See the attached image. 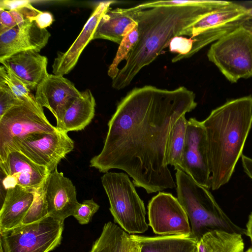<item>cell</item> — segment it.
<instances>
[{
  "instance_id": "1",
  "label": "cell",
  "mask_w": 252,
  "mask_h": 252,
  "mask_svg": "<svg viewBox=\"0 0 252 252\" xmlns=\"http://www.w3.org/2000/svg\"><path fill=\"white\" fill-rule=\"evenodd\" d=\"M195 99L185 87L133 88L118 104L103 148L90 166L104 173L112 169L125 171L148 193L176 188L166 160L168 137L177 120L196 107Z\"/></svg>"
},
{
  "instance_id": "2",
  "label": "cell",
  "mask_w": 252,
  "mask_h": 252,
  "mask_svg": "<svg viewBox=\"0 0 252 252\" xmlns=\"http://www.w3.org/2000/svg\"><path fill=\"white\" fill-rule=\"evenodd\" d=\"M230 1L196 6L140 7L136 13L138 40L126 59V64L112 79V87L121 90L129 85L145 66L152 63L171 39L180 36L182 31L204 15L225 7Z\"/></svg>"
},
{
  "instance_id": "3",
  "label": "cell",
  "mask_w": 252,
  "mask_h": 252,
  "mask_svg": "<svg viewBox=\"0 0 252 252\" xmlns=\"http://www.w3.org/2000/svg\"><path fill=\"white\" fill-rule=\"evenodd\" d=\"M207 135L211 188L230 180L252 126V96L226 101L202 122Z\"/></svg>"
},
{
  "instance_id": "4",
  "label": "cell",
  "mask_w": 252,
  "mask_h": 252,
  "mask_svg": "<svg viewBox=\"0 0 252 252\" xmlns=\"http://www.w3.org/2000/svg\"><path fill=\"white\" fill-rule=\"evenodd\" d=\"M175 176L177 198L188 215L193 238L199 241L214 230L246 234V229L232 221L208 189L181 170H176Z\"/></svg>"
},
{
  "instance_id": "5",
  "label": "cell",
  "mask_w": 252,
  "mask_h": 252,
  "mask_svg": "<svg viewBox=\"0 0 252 252\" xmlns=\"http://www.w3.org/2000/svg\"><path fill=\"white\" fill-rule=\"evenodd\" d=\"M101 181L114 222L130 235L148 230L144 203L128 175L123 172H107L101 177Z\"/></svg>"
},
{
  "instance_id": "6",
  "label": "cell",
  "mask_w": 252,
  "mask_h": 252,
  "mask_svg": "<svg viewBox=\"0 0 252 252\" xmlns=\"http://www.w3.org/2000/svg\"><path fill=\"white\" fill-rule=\"evenodd\" d=\"M207 57L231 83L252 77V31L237 28L212 44Z\"/></svg>"
},
{
  "instance_id": "7",
  "label": "cell",
  "mask_w": 252,
  "mask_h": 252,
  "mask_svg": "<svg viewBox=\"0 0 252 252\" xmlns=\"http://www.w3.org/2000/svg\"><path fill=\"white\" fill-rule=\"evenodd\" d=\"M74 148V143L67 133L60 130L35 132L13 139L0 150V158L9 151L16 150L51 173Z\"/></svg>"
},
{
  "instance_id": "8",
  "label": "cell",
  "mask_w": 252,
  "mask_h": 252,
  "mask_svg": "<svg viewBox=\"0 0 252 252\" xmlns=\"http://www.w3.org/2000/svg\"><path fill=\"white\" fill-rule=\"evenodd\" d=\"M63 222L48 216L0 232L4 252H49L61 242Z\"/></svg>"
},
{
  "instance_id": "9",
  "label": "cell",
  "mask_w": 252,
  "mask_h": 252,
  "mask_svg": "<svg viewBox=\"0 0 252 252\" xmlns=\"http://www.w3.org/2000/svg\"><path fill=\"white\" fill-rule=\"evenodd\" d=\"M58 130L46 117L42 107L25 102L11 108L0 117V150L15 138Z\"/></svg>"
},
{
  "instance_id": "10",
  "label": "cell",
  "mask_w": 252,
  "mask_h": 252,
  "mask_svg": "<svg viewBox=\"0 0 252 252\" xmlns=\"http://www.w3.org/2000/svg\"><path fill=\"white\" fill-rule=\"evenodd\" d=\"M149 225L161 236L191 235L188 215L177 198L170 193L160 191L148 205Z\"/></svg>"
},
{
  "instance_id": "11",
  "label": "cell",
  "mask_w": 252,
  "mask_h": 252,
  "mask_svg": "<svg viewBox=\"0 0 252 252\" xmlns=\"http://www.w3.org/2000/svg\"><path fill=\"white\" fill-rule=\"evenodd\" d=\"M181 170L197 184L211 188V172L206 129L202 122L194 118L188 120Z\"/></svg>"
},
{
  "instance_id": "12",
  "label": "cell",
  "mask_w": 252,
  "mask_h": 252,
  "mask_svg": "<svg viewBox=\"0 0 252 252\" xmlns=\"http://www.w3.org/2000/svg\"><path fill=\"white\" fill-rule=\"evenodd\" d=\"M81 94L63 75L49 74L36 88L35 97L41 107L47 108L53 114L58 124Z\"/></svg>"
},
{
  "instance_id": "13",
  "label": "cell",
  "mask_w": 252,
  "mask_h": 252,
  "mask_svg": "<svg viewBox=\"0 0 252 252\" xmlns=\"http://www.w3.org/2000/svg\"><path fill=\"white\" fill-rule=\"evenodd\" d=\"M48 215L61 221L76 212L80 203L72 181L56 168L43 182Z\"/></svg>"
},
{
  "instance_id": "14",
  "label": "cell",
  "mask_w": 252,
  "mask_h": 252,
  "mask_svg": "<svg viewBox=\"0 0 252 252\" xmlns=\"http://www.w3.org/2000/svg\"><path fill=\"white\" fill-rule=\"evenodd\" d=\"M51 36L35 21L24 26L0 31V61L16 53L30 50L39 52Z\"/></svg>"
},
{
  "instance_id": "15",
  "label": "cell",
  "mask_w": 252,
  "mask_h": 252,
  "mask_svg": "<svg viewBox=\"0 0 252 252\" xmlns=\"http://www.w3.org/2000/svg\"><path fill=\"white\" fill-rule=\"evenodd\" d=\"M116 1L100 2L95 8L80 33L65 52H59L55 59L53 73L63 75L68 74L76 65L80 55L88 44L93 39L98 24L103 15L110 8V5Z\"/></svg>"
},
{
  "instance_id": "16",
  "label": "cell",
  "mask_w": 252,
  "mask_h": 252,
  "mask_svg": "<svg viewBox=\"0 0 252 252\" xmlns=\"http://www.w3.org/2000/svg\"><path fill=\"white\" fill-rule=\"evenodd\" d=\"M2 173L14 180L15 184L28 189H37L44 182L50 172L19 151L10 150L0 158Z\"/></svg>"
},
{
  "instance_id": "17",
  "label": "cell",
  "mask_w": 252,
  "mask_h": 252,
  "mask_svg": "<svg viewBox=\"0 0 252 252\" xmlns=\"http://www.w3.org/2000/svg\"><path fill=\"white\" fill-rule=\"evenodd\" d=\"M9 68L31 90L38 85L49 75L48 59L35 50L21 51L0 61Z\"/></svg>"
},
{
  "instance_id": "18",
  "label": "cell",
  "mask_w": 252,
  "mask_h": 252,
  "mask_svg": "<svg viewBox=\"0 0 252 252\" xmlns=\"http://www.w3.org/2000/svg\"><path fill=\"white\" fill-rule=\"evenodd\" d=\"M36 189L16 184L7 189L0 211V232L22 224L33 201Z\"/></svg>"
},
{
  "instance_id": "19",
  "label": "cell",
  "mask_w": 252,
  "mask_h": 252,
  "mask_svg": "<svg viewBox=\"0 0 252 252\" xmlns=\"http://www.w3.org/2000/svg\"><path fill=\"white\" fill-rule=\"evenodd\" d=\"M139 9L138 5L128 8H110L100 20L93 39H106L120 44L127 32L137 25L136 15Z\"/></svg>"
},
{
  "instance_id": "20",
  "label": "cell",
  "mask_w": 252,
  "mask_h": 252,
  "mask_svg": "<svg viewBox=\"0 0 252 252\" xmlns=\"http://www.w3.org/2000/svg\"><path fill=\"white\" fill-rule=\"evenodd\" d=\"M247 10L244 6L231 2L225 7L204 15L183 30L180 36L193 37L209 30L238 21L248 16Z\"/></svg>"
},
{
  "instance_id": "21",
  "label": "cell",
  "mask_w": 252,
  "mask_h": 252,
  "mask_svg": "<svg viewBox=\"0 0 252 252\" xmlns=\"http://www.w3.org/2000/svg\"><path fill=\"white\" fill-rule=\"evenodd\" d=\"M95 105V99L90 90L81 92L80 96L66 110L56 127L65 133L84 129L94 116Z\"/></svg>"
},
{
  "instance_id": "22",
  "label": "cell",
  "mask_w": 252,
  "mask_h": 252,
  "mask_svg": "<svg viewBox=\"0 0 252 252\" xmlns=\"http://www.w3.org/2000/svg\"><path fill=\"white\" fill-rule=\"evenodd\" d=\"M140 252H197L198 241L191 235L145 236L131 235Z\"/></svg>"
},
{
  "instance_id": "23",
  "label": "cell",
  "mask_w": 252,
  "mask_h": 252,
  "mask_svg": "<svg viewBox=\"0 0 252 252\" xmlns=\"http://www.w3.org/2000/svg\"><path fill=\"white\" fill-rule=\"evenodd\" d=\"M242 235L221 230L205 234L198 241V252H243Z\"/></svg>"
},
{
  "instance_id": "24",
  "label": "cell",
  "mask_w": 252,
  "mask_h": 252,
  "mask_svg": "<svg viewBox=\"0 0 252 252\" xmlns=\"http://www.w3.org/2000/svg\"><path fill=\"white\" fill-rule=\"evenodd\" d=\"M129 235L119 226L109 221L89 252H125Z\"/></svg>"
},
{
  "instance_id": "25",
  "label": "cell",
  "mask_w": 252,
  "mask_h": 252,
  "mask_svg": "<svg viewBox=\"0 0 252 252\" xmlns=\"http://www.w3.org/2000/svg\"><path fill=\"white\" fill-rule=\"evenodd\" d=\"M187 125L185 115H182L173 125L168 137L166 160L176 170L181 168Z\"/></svg>"
},
{
  "instance_id": "26",
  "label": "cell",
  "mask_w": 252,
  "mask_h": 252,
  "mask_svg": "<svg viewBox=\"0 0 252 252\" xmlns=\"http://www.w3.org/2000/svg\"><path fill=\"white\" fill-rule=\"evenodd\" d=\"M250 19L251 18L247 16L238 21L209 30L196 36L190 37L193 40V44L190 52L184 56H176L172 59V62L175 63L182 59L191 57L209 43L218 40L237 28L245 25Z\"/></svg>"
},
{
  "instance_id": "27",
  "label": "cell",
  "mask_w": 252,
  "mask_h": 252,
  "mask_svg": "<svg viewBox=\"0 0 252 252\" xmlns=\"http://www.w3.org/2000/svg\"><path fill=\"white\" fill-rule=\"evenodd\" d=\"M0 82L7 86L14 94L24 102L39 105L31 90L9 68L0 66Z\"/></svg>"
},
{
  "instance_id": "28",
  "label": "cell",
  "mask_w": 252,
  "mask_h": 252,
  "mask_svg": "<svg viewBox=\"0 0 252 252\" xmlns=\"http://www.w3.org/2000/svg\"><path fill=\"white\" fill-rule=\"evenodd\" d=\"M138 37L137 24L124 36L121 42L119 44L116 56L109 67L108 75L112 79L115 78L119 73L120 70L118 68L119 64L123 60H126L128 54L137 43Z\"/></svg>"
},
{
  "instance_id": "29",
  "label": "cell",
  "mask_w": 252,
  "mask_h": 252,
  "mask_svg": "<svg viewBox=\"0 0 252 252\" xmlns=\"http://www.w3.org/2000/svg\"><path fill=\"white\" fill-rule=\"evenodd\" d=\"M49 216L45 198L43 183L35 190L33 201L23 220L22 224L38 221Z\"/></svg>"
},
{
  "instance_id": "30",
  "label": "cell",
  "mask_w": 252,
  "mask_h": 252,
  "mask_svg": "<svg viewBox=\"0 0 252 252\" xmlns=\"http://www.w3.org/2000/svg\"><path fill=\"white\" fill-rule=\"evenodd\" d=\"M99 208V205L93 199L85 200L79 204L73 216L80 224H88Z\"/></svg>"
},
{
  "instance_id": "31",
  "label": "cell",
  "mask_w": 252,
  "mask_h": 252,
  "mask_svg": "<svg viewBox=\"0 0 252 252\" xmlns=\"http://www.w3.org/2000/svg\"><path fill=\"white\" fill-rule=\"evenodd\" d=\"M24 103L7 86L0 82V117L11 108Z\"/></svg>"
},
{
  "instance_id": "32",
  "label": "cell",
  "mask_w": 252,
  "mask_h": 252,
  "mask_svg": "<svg viewBox=\"0 0 252 252\" xmlns=\"http://www.w3.org/2000/svg\"><path fill=\"white\" fill-rule=\"evenodd\" d=\"M193 40L191 38L188 39L182 36H176L170 41L169 50L171 52L178 53V56H184L190 52Z\"/></svg>"
},
{
  "instance_id": "33",
  "label": "cell",
  "mask_w": 252,
  "mask_h": 252,
  "mask_svg": "<svg viewBox=\"0 0 252 252\" xmlns=\"http://www.w3.org/2000/svg\"><path fill=\"white\" fill-rule=\"evenodd\" d=\"M16 26L17 24L9 11L0 9V31Z\"/></svg>"
},
{
  "instance_id": "34",
  "label": "cell",
  "mask_w": 252,
  "mask_h": 252,
  "mask_svg": "<svg viewBox=\"0 0 252 252\" xmlns=\"http://www.w3.org/2000/svg\"><path fill=\"white\" fill-rule=\"evenodd\" d=\"M37 25L41 29H46L54 21L52 14L49 12L41 11L34 19Z\"/></svg>"
},
{
  "instance_id": "35",
  "label": "cell",
  "mask_w": 252,
  "mask_h": 252,
  "mask_svg": "<svg viewBox=\"0 0 252 252\" xmlns=\"http://www.w3.org/2000/svg\"><path fill=\"white\" fill-rule=\"evenodd\" d=\"M29 1V0H1L0 1V9L8 11L17 10Z\"/></svg>"
},
{
  "instance_id": "36",
  "label": "cell",
  "mask_w": 252,
  "mask_h": 252,
  "mask_svg": "<svg viewBox=\"0 0 252 252\" xmlns=\"http://www.w3.org/2000/svg\"><path fill=\"white\" fill-rule=\"evenodd\" d=\"M241 160L245 172L252 179V158L245 155H242Z\"/></svg>"
},
{
  "instance_id": "37",
  "label": "cell",
  "mask_w": 252,
  "mask_h": 252,
  "mask_svg": "<svg viewBox=\"0 0 252 252\" xmlns=\"http://www.w3.org/2000/svg\"><path fill=\"white\" fill-rule=\"evenodd\" d=\"M125 252H140V248L138 243L129 235L127 246Z\"/></svg>"
},
{
  "instance_id": "38",
  "label": "cell",
  "mask_w": 252,
  "mask_h": 252,
  "mask_svg": "<svg viewBox=\"0 0 252 252\" xmlns=\"http://www.w3.org/2000/svg\"><path fill=\"white\" fill-rule=\"evenodd\" d=\"M246 235L250 237L252 243V212L249 217L248 222L246 224Z\"/></svg>"
},
{
  "instance_id": "39",
  "label": "cell",
  "mask_w": 252,
  "mask_h": 252,
  "mask_svg": "<svg viewBox=\"0 0 252 252\" xmlns=\"http://www.w3.org/2000/svg\"><path fill=\"white\" fill-rule=\"evenodd\" d=\"M247 14L251 19H252V7L247 9Z\"/></svg>"
},
{
  "instance_id": "40",
  "label": "cell",
  "mask_w": 252,
  "mask_h": 252,
  "mask_svg": "<svg viewBox=\"0 0 252 252\" xmlns=\"http://www.w3.org/2000/svg\"><path fill=\"white\" fill-rule=\"evenodd\" d=\"M247 26L252 31V23L249 26Z\"/></svg>"
},
{
  "instance_id": "41",
  "label": "cell",
  "mask_w": 252,
  "mask_h": 252,
  "mask_svg": "<svg viewBox=\"0 0 252 252\" xmlns=\"http://www.w3.org/2000/svg\"><path fill=\"white\" fill-rule=\"evenodd\" d=\"M246 252H252V248L248 249Z\"/></svg>"
},
{
  "instance_id": "42",
  "label": "cell",
  "mask_w": 252,
  "mask_h": 252,
  "mask_svg": "<svg viewBox=\"0 0 252 252\" xmlns=\"http://www.w3.org/2000/svg\"><path fill=\"white\" fill-rule=\"evenodd\" d=\"M0 252H4L2 248L0 246Z\"/></svg>"
},
{
  "instance_id": "43",
  "label": "cell",
  "mask_w": 252,
  "mask_h": 252,
  "mask_svg": "<svg viewBox=\"0 0 252 252\" xmlns=\"http://www.w3.org/2000/svg\"><path fill=\"white\" fill-rule=\"evenodd\" d=\"M197 252H198V251H197Z\"/></svg>"
},
{
  "instance_id": "44",
  "label": "cell",
  "mask_w": 252,
  "mask_h": 252,
  "mask_svg": "<svg viewBox=\"0 0 252 252\" xmlns=\"http://www.w3.org/2000/svg\"></svg>"
}]
</instances>
